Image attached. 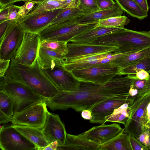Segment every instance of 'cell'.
Instances as JSON below:
<instances>
[{
    "mask_svg": "<svg viewBox=\"0 0 150 150\" xmlns=\"http://www.w3.org/2000/svg\"><path fill=\"white\" fill-rule=\"evenodd\" d=\"M132 82L127 75L122 77L119 75L103 84L80 81L76 90L60 91L45 102L47 106L52 111L69 108L78 112L90 110L96 104L111 98H132L129 94Z\"/></svg>",
    "mask_w": 150,
    "mask_h": 150,
    "instance_id": "cell-1",
    "label": "cell"
},
{
    "mask_svg": "<svg viewBox=\"0 0 150 150\" xmlns=\"http://www.w3.org/2000/svg\"><path fill=\"white\" fill-rule=\"evenodd\" d=\"M4 76L9 80L25 85L46 100L54 97L60 92L43 71L38 57L29 66L11 60Z\"/></svg>",
    "mask_w": 150,
    "mask_h": 150,
    "instance_id": "cell-2",
    "label": "cell"
},
{
    "mask_svg": "<svg viewBox=\"0 0 150 150\" xmlns=\"http://www.w3.org/2000/svg\"><path fill=\"white\" fill-rule=\"evenodd\" d=\"M92 43L118 46L115 52H135L150 47V33L149 32L136 31L122 28L99 38Z\"/></svg>",
    "mask_w": 150,
    "mask_h": 150,
    "instance_id": "cell-3",
    "label": "cell"
},
{
    "mask_svg": "<svg viewBox=\"0 0 150 150\" xmlns=\"http://www.w3.org/2000/svg\"><path fill=\"white\" fill-rule=\"evenodd\" d=\"M99 21L82 22L74 20L50 25L38 34L41 41L54 40L69 42L77 36L98 26Z\"/></svg>",
    "mask_w": 150,
    "mask_h": 150,
    "instance_id": "cell-4",
    "label": "cell"
},
{
    "mask_svg": "<svg viewBox=\"0 0 150 150\" xmlns=\"http://www.w3.org/2000/svg\"><path fill=\"white\" fill-rule=\"evenodd\" d=\"M0 77V90L8 94L13 102V116L31 105L46 100L22 83L9 80L5 76Z\"/></svg>",
    "mask_w": 150,
    "mask_h": 150,
    "instance_id": "cell-5",
    "label": "cell"
},
{
    "mask_svg": "<svg viewBox=\"0 0 150 150\" xmlns=\"http://www.w3.org/2000/svg\"><path fill=\"white\" fill-rule=\"evenodd\" d=\"M150 101V91L134 98L129 107V118L124 128L125 133L137 139L149 130L146 108Z\"/></svg>",
    "mask_w": 150,
    "mask_h": 150,
    "instance_id": "cell-6",
    "label": "cell"
},
{
    "mask_svg": "<svg viewBox=\"0 0 150 150\" xmlns=\"http://www.w3.org/2000/svg\"><path fill=\"white\" fill-rule=\"evenodd\" d=\"M20 19L10 20L0 38V59L11 60L22 42L25 30L19 24Z\"/></svg>",
    "mask_w": 150,
    "mask_h": 150,
    "instance_id": "cell-7",
    "label": "cell"
},
{
    "mask_svg": "<svg viewBox=\"0 0 150 150\" xmlns=\"http://www.w3.org/2000/svg\"><path fill=\"white\" fill-rule=\"evenodd\" d=\"M47 106L45 101L31 105L14 115L11 122L13 125L42 129L48 111Z\"/></svg>",
    "mask_w": 150,
    "mask_h": 150,
    "instance_id": "cell-8",
    "label": "cell"
},
{
    "mask_svg": "<svg viewBox=\"0 0 150 150\" xmlns=\"http://www.w3.org/2000/svg\"><path fill=\"white\" fill-rule=\"evenodd\" d=\"M40 41L38 33L25 30L22 42L11 60L16 63L31 65L38 57Z\"/></svg>",
    "mask_w": 150,
    "mask_h": 150,
    "instance_id": "cell-9",
    "label": "cell"
},
{
    "mask_svg": "<svg viewBox=\"0 0 150 150\" xmlns=\"http://www.w3.org/2000/svg\"><path fill=\"white\" fill-rule=\"evenodd\" d=\"M119 70L108 64L73 70L71 72L79 81L103 84L118 75Z\"/></svg>",
    "mask_w": 150,
    "mask_h": 150,
    "instance_id": "cell-10",
    "label": "cell"
},
{
    "mask_svg": "<svg viewBox=\"0 0 150 150\" xmlns=\"http://www.w3.org/2000/svg\"><path fill=\"white\" fill-rule=\"evenodd\" d=\"M0 148L2 150H37L36 145L12 125L1 126Z\"/></svg>",
    "mask_w": 150,
    "mask_h": 150,
    "instance_id": "cell-11",
    "label": "cell"
},
{
    "mask_svg": "<svg viewBox=\"0 0 150 150\" xmlns=\"http://www.w3.org/2000/svg\"><path fill=\"white\" fill-rule=\"evenodd\" d=\"M44 72L60 91H71L78 88L80 81L64 65L50 69H42Z\"/></svg>",
    "mask_w": 150,
    "mask_h": 150,
    "instance_id": "cell-12",
    "label": "cell"
},
{
    "mask_svg": "<svg viewBox=\"0 0 150 150\" xmlns=\"http://www.w3.org/2000/svg\"><path fill=\"white\" fill-rule=\"evenodd\" d=\"M62 9L27 15L20 18L19 24L25 30L38 33L50 25Z\"/></svg>",
    "mask_w": 150,
    "mask_h": 150,
    "instance_id": "cell-13",
    "label": "cell"
},
{
    "mask_svg": "<svg viewBox=\"0 0 150 150\" xmlns=\"http://www.w3.org/2000/svg\"><path fill=\"white\" fill-rule=\"evenodd\" d=\"M68 53L64 56L65 62L72 59L91 54L105 53H112L119 48L117 46L93 43H67Z\"/></svg>",
    "mask_w": 150,
    "mask_h": 150,
    "instance_id": "cell-14",
    "label": "cell"
},
{
    "mask_svg": "<svg viewBox=\"0 0 150 150\" xmlns=\"http://www.w3.org/2000/svg\"><path fill=\"white\" fill-rule=\"evenodd\" d=\"M41 129L49 143L57 141L58 146L65 144L67 133L64 125L58 114L47 111L45 122Z\"/></svg>",
    "mask_w": 150,
    "mask_h": 150,
    "instance_id": "cell-15",
    "label": "cell"
},
{
    "mask_svg": "<svg viewBox=\"0 0 150 150\" xmlns=\"http://www.w3.org/2000/svg\"><path fill=\"white\" fill-rule=\"evenodd\" d=\"M124 130L116 123L95 126L77 136L102 145L112 139Z\"/></svg>",
    "mask_w": 150,
    "mask_h": 150,
    "instance_id": "cell-16",
    "label": "cell"
},
{
    "mask_svg": "<svg viewBox=\"0 0 150 150\" xmlns=\"http://www.w3.org/2000/svg\"><path fill=\"white\" fill-rule=\"evenodd\" d=\"M134 98L114 97L100 102L89 110L91 112L92 116L90 122L91 123L104 124L106 122L105 117L112 114L114 109L124 103H132Z\"/></svg>",
    "mask_w": 150,
    "mask_h": 150,
    "instance_id": "cell-17",
    "label": "cell"
},
{
    "mask_svg": "<svg viewBox=\"0 0 150 150\" xmlns=\"http://www.w3.org/2000/svg\"><path fill=\"white\" fill-rule=\"evenodd\" d=\"M110 53L93 54L75 58L66 62L64 66L71 72L76 69L110 64L112 60L109 57Z\"/></svg>",
    "mask_w": 150,
    "mask_h": 150,
    "instance_id": "cell-18",
    "label": "cell"
},
{
    "mask_svg": "<svg viewBox=\"0 0 150 150\" xmlns=\"http://www.w3.org/2000/svg\"><path fill=\"white\" fill-rule=\"evenodd\" d=\"M122 28L98 26L74 37L69 42L78 43H92L99 38L117 31Z\"/></svg>",
    "mask_w": 150,
    "mask_h": 150,
    "instance_id": "cell-19",
    "label": "cell"
},
{
    "mask_svg": "<svg viewBox=\"0 0 150 150\" xmlns=\"http://www.w3.org/2000/svg\"><path fill=\"white\" fill-rule=\"evenodd\" d=\"M101 145L81 138L77 135L67 133L65 144L58 146L57 150H100Z\"/></svg>",
    "mask_w": 150,
    "mask_h": 150,
    "instance_id": "cell-20",
    "label": "cell"
},
{
    "mask_svg": "<svg viewBox=\"0 0 150 150\" xmlns=\"http://www.w3.org/2000/svg\"><path fill=\"white\" fill-rule=\"evenodd\" d=\"M12 126L35 144L37 147V150H42L49 144L41 129L16 125H13Z\"/></svg>",
    "mask_w": 150,
    "mask_h": 150,
    "instance_id": "cell-21",
    "label": "cell"
},
{
    "mask_svg": "<svg viewBox=\"0 0 150 150\" xmlns=\"http://www.w3.org/2000/svg\"><path fill=\"white\" fill-rule=\"evenodd\" d=\"M38 58L42 69L52 68L59 65H64V56L40 45Z\"/></svg>",
    "mask_w": 150,
    "mask_h": 150,
    "instance_id": "cell-22",
    "label": "cell"
},
{
    "mask_svg": "<svg viewBox=\"0 0 150 150\" xmlns=\"http://www.w3.org/2000/svg\"><path fill=\"white\" fill-rule=\"evenodd\" d=\"M123 11L116 3L114 6L110 8L84 14L73 20L80 22L99 21L112 17L122 16Z\"/></svg>",
    "mask_w": 150,
    "mask_h": 150,
    "instance_id": "cell-23",
    "label": "cell"
},
{
    "mask_svg": "<svg viewBox=\"0 0 150 150\" xmlns=\"http://www.w3.org/2000/svg\"><path fill=\"white\" fill-rule=\"evenodd\" d=\"M150 57V47L138 51L124 55L112 61L110 64L119 70L129 66L139 60Z\"/></svg>",
    "mask_w": 150,
    "mask_h": 150,
    "instance_id": "cell-24",
    "label": "cell"
},
{
    "mask_svg": "<svg viewBox=\"0 0 150 150\" xmlns=\"http://www.w3.org/2000/svg\"><path fill=\"white\" fill-rule=\"evenodd\" d=\"M124 130L108 142L101 145L100 150H132L130 142L131 135Z\"/></svg>",
    "mask_w": 150,
    "mask_h": 150,
    "instance_id": "cell-25",
    "label": "cell"
},
{
    "mask_svg": "<svg viewBox=\"0 0 150 150\" xmlns=\"http://www.w3.org/2000/svg\"><path fill=\"white\" fill-rule=\"evenodd\" d=\"M123 11L134 18L142 20L146 18L148 13L142 9L134 0H115Z\"/></svg>",
    "mask_w": 150,
    "mask_h": 150,
    "instance_id": "cell-26",
    "label": "cell"
},
{
    "mask_svg": "<svg viewBox=\"0 0 150 150\" xmlns=\"http://www.w3.org/2000/svg\"><path fill=\"white\" fill-rule=\"evenodd\" d=\"M67 8H71L70 4L67 1L45 0L42 3L35 6L28 15Z\"/></svg>",
    "mask_w": 150,
    "mask_h": 150,
    "instance_id": "cell-27",
    "label": "cell"
},
{
    "mask_svg": "<svg viewBox=\"0 0 150 150\" xmlns=\"http://www.w3.org/2000/svg\"><path fill=\"white\" fill-rule=\"evenodd\" d=\"M142 70L150 74V57L143 58L135 63L119 70V76L135 75Z\"/></svg>",
    "mask_w": 150,
    "mask_h": 150,
    "instance_id": "cell-28",
    "label": "cell"
},
{
    "mask_svg": "<svg viewBox=\"0 0 150 150\" xmlns=\"http://www.w3.org/2000/svg\"><path fill=\"white\" fill-rule=\"evenodd\" d=\"M84 14L77 7L64 8L57 17L49 25L73 20Z\"/></svg>",
    "mask_w": 150,
    "mask_h": 150,
    "instance_id": "cell-29",
    "label": "cell"
},
{
    "mask_svg": "<svg viewBox=\"0 0 150 150\" xmlns=\"http://www.w3.org/2000/svg\"><path fill=\"white\" fill-rule=\"evenodd\" d=\"M67 43L59 41L42 40L40 41V45L64 56L68 53Z\"/></svg>",
    "mask_w": 150,
    "mask_h": 150,
    "instance_id": "cell-30",
    "label": "cell"
},
{
    "mask_svg": "<svg viewBox=\"0 0 150 150\" xmlns=\"http://www.w3.org/2000/svg\"><path fill=\"white\" fill-rule=\"evenodd\" d=\"M125 16L113 17L99 21L98 26L108 27L124 28L130 22Z\"/></svg>",
    "mask_w": 150,
    "mask_h": 150,
    "instance_id": "cell-31",
    "label": "cell"
},
{
    "mask_svg": "<svg viewBox=\"0 0 150 150\" xmlns=\"http://www.w3.org/2000/svg\"><path fill=\"white\" fill-rule=\"evenodd\" d=\"M13 102L5 92L0 90V110L7 115L13 117Z\"/></svg>",
    "mask_w": 150,
    "mask_h": 150,
    "instance_id": "cell-32",
    "label": "cell"
},
{
    "mask_svg": "<svg viewBox=\"0 0 150 150\" xmlns=\"http://www.w3.org/2000/svg\"><path fill=\"white\" fill-rule=\"evenodd\" d=\"M129 118V107L106 117V122H118L122 123L125 126Z\"/></svg>",
    "mask_w": 150,
    "mask_h": 150,
    "instance_id": "cell-33",
    "label": "cell"
},
{
    "mask_svg": "<svg viewBox=\"0 0 150 150\" xmlns=\"http://www.w3.org/2000/svg\"><path fill=\"white\" fill-rule=\"evenodd\" d=\"M77 8L85 14L99 10L96 0H79Z\"/></svg>",
    "mask_w": 150,
    "mask_h": 150,
    "instance_id": "cell-34",
    "label": "cell"
},
{
    "mask_svg": "<svg viewBox=\"0 0 150 150\" xmlns=\"http://www.w3.org/2000/svg\"><path fill=\"white\" fill-rule=\"evenodd\" d=\"M132 84L138 91L137 97L142 96L150 91V75L147 79L138 80L132 79Z\"/></svg>",
    "mask_w": 150,
    "mask_h": 150,
    "instance_id": "cell-35",
    "label": "cell"
},
{
    "mask_svg": "<svg viewBox=\"0 0 150 150\" xmlns=\"http://www.w3.org/2000/svg\"><path fill=\"white\" fill-rule=\"evenodd\" d=\"M24 1V4L21 6L19 11V15L21 18L27 15L35 7L36 4L35 2L25 0Z\"/></svg>",
    "mask_w": 150,
    "mask_h": 150,
    "instance_id": "cell-36",
    "label": "cell"
},
{
    "mask_svg": "<svg viewBox=\"0 0 150 150\" xmlns=\"http://www.w3.org/2000/svg\"><path fill=\"white\" fill-rule=\"evenodd\" d=\"M21 6L13 5L7 9L8 11L7 21H10L21 18L19 15V11Z\"/></svg>",
    "mask_w": 150,
    "mask_h": 150,
    "instance_id": "cell-37",
    "label": "cell"
},
{
    "mask_svg": "<svg viewBox=\"0 0 150 150\" xmlns=\"http://www.w3.org/2000/svg\"><path fill=\"white\" fill-rule=\"evenodd\" d=\"M130 142L132 150H149L147 147L131 135L130 137Z\"/></svg>",
    "mask_w": 150,
    "mask_h": 150,
    "instance_id": "cell-38",
    "label": "cell"
},
{
    "mask_svg": "<svg viewBox=\"0 0 150 150\" xmlns=\"http://www.w3.org/2000/svg\"><path fill=\"white\" fill-rule=\"evenodd\" d=\"M99 10L110 8L114 6L116 3L113 0H96Z\"/></svg>",
    "mask_w": 150,
    "mask_h": 150,
    "instance_id": "cell-39",
    "label": "cell"
},
{
    "mask_svg": "<svg viewBox=\"0 0 150 150\" xmlns=\"http://www.w3.org/2000/svg\"><path fill=\"white\" fill-rule=\"evenodd\" d=\"M130 78L138 80H144L148 78L150 74L144 70L137 72L135 75H127Z\"/></svg>",
    "mask_w": 150,
    "mask_h": 150,
    "instance_id": "cell-40",
    "label": "cell"
},
{
    "mask_svg": "<svg viewBox=\"0 0 150 150\" xmlns=\"http://www.w3.org/2000/svg\"><path fill=\"white\" fill-rule=\"evenodd\" d=\"M26 0H0V12L7 9L16 2L24 1Z\"/></svg>",
    "mask_w": 150,
    "mask_h": 150,
    "instance_id": "cell-41",
    "label": "cell"
},
{
    "mask_svg": "<svg viewBox=\"0 0 150 150\" xmlns=\"http://www.w3.org/2000/svg\"><path fill=\"white\" fill-rule=\"evenodd\" d=\"M137 139L142 144L147 147L149 149V130L140 134Z\"/></svg>",
    "mask_w": 150,
    "mask_h": 150,
    "instance_id": "cell-42",
    "label": "cell"
},
{
    "mask_svg": "<svg viewBox=\"0 0 150 150\" xmlns=\"http://www.w3.org/2000/svg\"><path fill=\"white\" fill-rule=\"evenodd\" d=\"M10 61L0 59V77L4 75L9 67Z\"/></svg>",
    "mask_w": 150,
    "mask_h": 150,
    "instance_id": "cell-43",
    "label": "cell"
},
{
    "mask_svg": "<svg viewBox=\"0 0 150 150\" xmlns=\"http://www.w3.org/2000/svg\"><path fill=\"white\" fill-rule=\"evenodd\" d=\"M143 10L148 13L149 9L147 0H134Z\"/></svg>",
    "mask_w": 150,
    "mask_h": 150,
    "instance_id": "cell-44",
    "label": "cell"
},
{
    "mask_svg": "<svg viewBox=\"0 0 150 150\" xmlns=\"http://www.w3.org/2000/svg\"><path fill=\"white\" fill-rule=\"evenodd\" d=\"M12 117L9 116L0 110V123H7L11 121Z\"/></svg>",
    "mask_w": 150,
    "mask_h": 150,
    "instance_id": "cell-45",
    "label": "cell"
},
{
    "mask_svg": "<svg viewBox=\"0 0 150 150\" xmlns=\"http://www.w3.org/2000/svg\"><path fill=\"white\" fill-rule=\"evenodd\" d=\"M10 21H6L0 23V38L3 36Z\"/></svg>",
    "mask_w": 150,
    "mask_h": 150,
    "instance_id": "cell-46",
    "label": "cell"
},
{
    "mask_svg": "<svg viewBox=\"0 0 150 150\" xmlns=\"http://www.w3.org/2000/svg\"><path fill=\"white\" fill-rule=\"evenodd\" d=\"M59 145L57 141H55L49 143L47 146L43 148L42 150H56Z\"/></svg>",
    "mask_w": 150,
    "mask_h": 150,
    "instance_id": "cell-47",
    "label": "cell"
},
{
    "mask_svg": "<svg viewBox=\"0 0 150 150\" xmlns=\"http://www.w3.org/2000/svg\"><path fill=\"white\" fill-rule=\"evenodd\" d=\"M81 116L85 120H90L92 118V114L89 110H85L82 111Z\"/></svg>",
    "mask_w": 150,
    "mask_h": 150,
    "instance_id": "cell-48",
    "label": "cell"
},
{
    "mask_svg": "<svg viewBox=\"0 0 150 150\" xmlns=\"http://www.w3.org/2000/svg\"><path fill=\"white\" fill-rule=\"evenodd\" d=\"M132 103H127L123 104L118 108L114 109L112 113L117 112L128 108L132 105Z\"/></svg>",
    "mask_w": 150,
    "mask_h": 150,
    "instance_id": "cell-49",
    "label": "cell"
},
{
    "mask_svg": "<svg viewBox=\"0 0 150 150\" xmlns=\"http://www.w3.org/2000/svg\"><path fill=\"white\" fill-rule=\"evenodd\" d=\"M8 15L7 9L0 12V23L7 21Z\"/></svg>",
    "mask_w": 150,
    "mask_h": 150,
    "instance_id": "cell-50",
    "label": "cell"
},
{
    "mask_svg": "<svg viewBox=\"0 0 150 150\" xmlns=\"http://www.w3.org/2000/svg\"><path fill=\"white\" fill-rule=\"evenodd\" d=\"M129 94L132 97L134 98L137 97L138 95V91L136 89L133 87L132 84L130 86L129 91Z\"/></svg>",
    "mask_w": 150,
    "mask_h": 150,
    "instance_id": "cell-51",
    "label": "cell"
},
{
    "mask_svg": "<svg viewBox=\"0 0 150 150\" xmlns=\"http://www.w3.org/2000/svg\"><path fill=\"white\" fill-rule=\"evenodd\" d=\"M146 111L148 120L147 124L149 128L150 127V101L147 106Z\"/></svg>",
    "mask_w": 150,
    "mask_h": 150,
    "instance_id": "cell-52",
    "label": "cell"
},
{
    "mask_svg": "<svg viewBox=\"0 0 150 150\" xmlns=\"http://www.w3.org/2000/svg\"><path fill=\"white\" fill-rule=\"evenodd\" d=\"M32 1L35 2L37 5L40 4L45 0H26Z\"/></svg>",
    "mask_w": 150,
    "mask_h": 150,
    "instance_id": "cell-53",
    "label": "cell"
},
{
    "mask_svg": "<svg viewBox=\"0 0 150 150\" xmlns=\"http://www.w3.org/2000/svg\"><path fill=\"white\" fill-rule=\"evenodd\" d=\"M149 150H150V127L149 129Z\"/></svg>",
    "mask_w": 150,
    "mask_h": 150,
    "instance_id": "cell-54",
    "label": "cell"
},
{
    "mask_svg": "<svg viewBox=\"0 0 150 150\" xmlns=\"http://www.w3.org/2000/svg\"><path fill=\"white\" fill-rule=\"evenodd\" d=\"M148 32L150 33V31H148Z\"/></svg>",
    "mask_w": 150,
    "mask_h": 150,
    "instance_id": "cell-55",
    "label": "cell"
}]
</instances>
